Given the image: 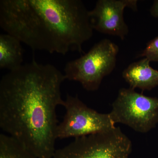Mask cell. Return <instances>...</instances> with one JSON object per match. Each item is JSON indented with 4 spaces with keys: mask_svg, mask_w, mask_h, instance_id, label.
I'll list each match as a JSON object with an SVG mask.
<instances>
[{
    "mask_svg": "<svg viewBox=\"0 0 158 158\" xmlns=\"http://www.w3.org/2000/svg\"><path fill=\"white\" fill-rule=\"evenodd\" d=\"M65 75L54 65L34 59L9 71L0 81V127L38 158H52L63 106Z\"/></svg>",
    "mask_w": 158,
    "mask_h": 158,
    "instance_id": "obj_1",
    "label": "cell"
},
{
    "mask_svg": "<svg viewBox=\"0 0 158 158\" xmlns=\"http://www.w3.org/2000/svg\"><path fill=\"white\" fill-rule=\"evenodd\" d=\"M0 27L33 51L62 55L84 53L93 34L80 0H1Z\"/></svg>",
    "mask_w": 158,
    "mask_h": 158,
    "instance_id": "obj_2",
    "label": "cell"
},
{
    "mask_svg": "<svg viewBox=\"0 0 158 158\" xmlns=\"http://www.w3.org/2000/svg\"><path fill=\"white\" fill-rule=\"evenodd\" d=\"M118 51V45L110 40H102L87 53L65 64L66 80L79 82L87 91L98 90L104 78L116 67Z\"/></svg>",
    "mask_w": 158,
    "mask_h": 158,
    "instance_id": "obj_3",
    "label": "cell"
},
{
    "mask_svg": "<svg viewBox=\"0 0 158 158\" xmlns=\"http://www.w3.org/2000/svg\"><path fill=\"white\" fill-rule=\"evenodd\" d=\"M130 138L119 127L75 138L56 150L52 158H129Z\"/></svg>",
    "mask_w": 158,
    "mask_h": 158,
    "instance_id": "obj_4",
    "label": "cell"
},
{
    "mask_svg": "<svg viewBox=\"0 0 158 158\" xmlns=\"http://www.w3.org/2000/svg\"><path fill=\"white\" fill-rule=\"evenodd\" d=\"M110 114L116 123L138 133H147L158 124V98L145 96L135 89L122 88L112 105Z\"/></svg>",
    "mask_w": 158,
    "mask_h": 158,
    "instance_id": "obj_5",
    "label": "cell"
},
{
    "mask_svg": "<svg viewBox=\"0 0 158 158\" xmlns=\"http://www.w3.org/2000/svg\"><path fill=\"white\" fill-rule=\"evenodd\" d=\"M63 106L65 113L57 127V139L79 138L116 127L110 113H98L88 107L77 96L67 94Z\"/></svg>",
    "mask_w": 158,
    "mask_h": 158,
    "instance_id": "obj_6",
    "label": "cell"
},
{
    "mask_svg": "<svg viewBox=\"0 0 158 158\" xmlns=\"http://www.w3.org/2000/svg\"><path fill=\"white\" fill-rule=\"evenodd\" d=\"M137 0H98L94 9L89 11L92 28L123 40L129 33L123 17L124 9L129 8L137 11Z\"/></svg>",
    "mask_w": 158,
    "mask_h": 158,
    "instance_id": "obj_7",
    "label": "cell"
},
{
    "mask_svg": "<svg viewBox=\"0 0 158 158\" xmlns=\"http://www.w3.org/2000/svg\"><path fill=\"white\" fill-rule=\"evenodd\" d=\"M150 61L143 58L138 62L130 64L123 72L122 77L130 85L135 89L151 90L158 86V70L150 65Z\"/></svg>",
    "mask_w": 158,
    "mask_h": 158,
    "instance_id": "obj_8",
    "label": "cell"
},
{
    "mask_svg": "<svg viewBox=\"0 0 158 158\" xmlns=\"http://www.w3.org/2000/svg\"><path fill=\"white\" fill-rule=\"evenodd\" d=\"M21 43L11 34H0L1 69L11 71L23 65V51Z\"/></svg>",
    "mask_w": 158,
    "mask_h": 158,
    "instance_id": "obj_9",
    "label": "cell"
},
{
    "mask_svg": "<svg viewBox=\"0 0 158 158\" xmlns=\"http://www.w3.org/2000/svg\"><path fill=\"white\" fill-rule=\"evenodd\" d=\"M0 158H38L12 137L0 134Z\"/></svg>",
    "mask_w": 158,
    "mask_h": 158,
    "instance_id": "obj_10",
    "label": "cell"
},
{
    "mask_svg": "<svg viewBox=\"0 0 158 158\" xmlns=\"http://www.w3.org/2000/svg\"><path fill=\"white\" fill-rule=\"evenodd\" d=\"M143 57L150 62H158V36L148 43L145 48L138 55L137 58Z\"/></svg>",
    "mask_w": 158,
    "mask_h": 158,
    "instance_id": "obj_11",
    "label": "cell"
},
{
    "mask_svg": "<svg viewBox=\"0 0 158 158\" xmlns=\"http://www.w3.org/2000/svg\"><path fill=\"white\" fill-rule=\"evenodd\" d=\"M150 12L153 17L158 19V0L154 1L150 10Z\"/></svg>",
    "mask_w": 158,
    "mask_h": 158,
    "instance_id": "obj_12",
    "label": "cell"
}]
</instances>
